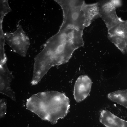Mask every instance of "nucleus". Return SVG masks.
<instances>
[{"label": "nucleus", "mask_w": 127, "mask_h": 127, "mask_svg": "<svg viewBox=\"0 0 127 127\" xmlns=\"http://www.w3.org/2000/svg\"><path fill=\"white\" fill-rule=\"evenodd\" d=\"M26 107L42 119L54 124L67 115L70 107V100L64 94L60 92H40L27 99Z\"/></svg>", "instance_id": "obj_1"}, {"label": "nucleus", "mask_w": 127, "mask_h": 127, "mask_svg": "<svg viewBox=\"0 0 127 127\" xmlns=\"http://www.w3.org/2000/svg\"><path fill=\"white\" fill-rule=\"evenodd\" d=\"M111 41L123 54L127 53V20L121 19L117 24L108 30Z\"/></svg>", "instance_id": "obj_2"}, {"label": "nucleus", "mask_w": 127, "mask_h": 127, "mask_svg": "<svg viewBox=\"0 0 127 127\" xmlns=\"http://www.w3.org/2000/svg\"><path fill=\"white\" fill-rule=\"evenodd\" d=\"M99 2L100 17L105 23L108 30H109L117 24L121 19L117 16L115 10L116 7L112 0Z\"/></svg>", "instance_id": "obj_3"}, {"label": "nucleus", "mask_w": 127, "mask_h": 127, "mask_svg": "<svg viewBox=\"0 0 127 127\" xmlns=\"http://www.w3.org/2000/svg\"><path fill=\"white\" fill-rule=\"evenodd\" d=\"M92 81L86 75H82L77 79L75 83L74 95L77 102L84 100L89 94L91 89Z\"/></svg>", "instance_id": "obj_4"}, {"label": "nucleus", "mask_w": 127, "mask_h": 127, "mask_svg": "<svg viewBox=\"0 0 127 127\" xmlns=\"http://www.w3.org/2000/svg\"><path fill=\"white\" fill-rule=\"evenodd\" d=\"M0 93L15 101V94L10 86V83L13 76L8 69L6 64L0 65Z\"/></svg>", "instance_id": "obj_5"}, {"label": "nucleus", "mask_w": 127, "mask_h": 127, "mask_svg": "<svg viewBox=\"0 0 127 127\" xmlns=\"http://www.w3.org/2000/svg\"><path fill=\"white\" fill-rule=\"evenodd\" d=\"M100 8L99 2L88 4L84 2L82 9L85 17V27L88 26L94 20L100 17Z\"/></svg>", "instance_id": "obj_6"}, {"label": "nucleus", "mask_w": 127, "mask_h": 127, "mask_svg": "<svg viewBox=\"0 0 127 127\" xmlns=\"http://www.w3.org/2000/svg\"><path fill=\"white\" fill-rule=\"evenodd\" d=\"M124 120L107 110L100 112V121L106 127H122Z\"/></svg>", "instance_id": "obj_7"}, {"label": "nucleus", "mask_w": 127, "mask_h": 127, "mask_svg": "<svg viewBox=\"0 0 127 127\" xmlns=\"http://www.w3.org/2000/svg\"><path fill=\"white\" fill-rule=\"evenodd\" d=\"M109 99L127 108V89L118 90L109 93Z\"/></svg>", "instance_id": "obj_8"}, {"label": "nucleus", "mask_w": 127, "mask_h": 127, "mask_svg": "<svg viewBox=\"0 0 127 127\" xmlns=\"http://www.w3.org/2000/svg\"><path fill=\"white\" fill-rule=\"evenodd\" d=\"M7 102L4 98L0 99V118L4 117L6 114Z\"/></svg>", "instance_id": "obj_9"}, {"label": "nucleus", "mask_w": 127, "mask_h": 127, "mask_svg": "<svg viewBox=\"0 0 127 127\" xmlns=\"http://www.w3.org/2000/svg\"><path fill=\"white\" fill-rule=\"evenodd\" d=\"M122 127H127V121L124 120L123 124Z\"/></svg>", "instance_id": "obj_10"}]
</instances>
